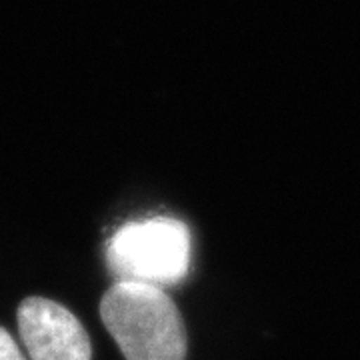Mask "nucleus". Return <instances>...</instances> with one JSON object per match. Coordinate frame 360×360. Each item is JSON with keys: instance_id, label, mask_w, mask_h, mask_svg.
I'll return each instance as SVG.
<instances>
[{"instance_id": "nucleus-1", "label": "nucleus", "mask_w": 360, "mask_h": 360, "mask_svg": "<svg viewBox=\"0 0 360 360\" xmlns=\"http://www.w3.org/2000/svg\"><path fill=\"white\" fill-rule=\"evenodd\" d=\"M101 319L127 360L186 359L184 321L158 286L115 283L101 300Z\"/></svg>"}, {"instance_id": "nucleus-4", "label": "nucleus", "mask_w": 360, "mask_h": 360, "mask_svg": "<svg viewBox=\"0 0 360 360\" xmlns=\"http://www.w3.org/2000/svg\"><path fill=\"white\" fill-rule=\"evenodd\" d=\"M0 360H26L16 340L2 326H0Z\"/></svg>"}, {"instance_id": "nucleus-3", "label": "nucleus", "mask_w": 360, "mask_h": 360, "mask_svg": "<svg viewBox=\"0 0 360 360\" xmlns=\"http://www.w3.org/2000/svg\"><path fill=\"white\" fill-rule=\"evenodd\" d=\"M16 321L22 345L32 360L92 359L89 333L63 304L30 296L18 304Z\"/></svg>"}, {"instance_id": "nucleus-2", "label": "nucleus", "mask_w": 360, "mask_h": 360, "mask_svg": "<svg viewBox=\"0 0 360 360\" xmlns=\"http://www.w3.org/2000/svg\"><path fill=\"white\" fill-rule=\"evenodd\" d=\"M191 266V231L170 217L122 226L106 246V269L116 283L172 286Z\"/></svg>"}]
</instances>
